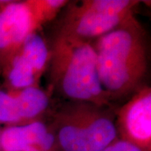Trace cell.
Listing matches in <instances>:
<instances>
[{"label": "cell", "instance_id": "7", "mask_svg": "<svg viewBox=\"0 0 151 151\" xmlns=\"http://www.w3.org/2000/svg\"><path fill=\"white\" fill-rule=\"evenodd\" d=\"M118 138L139 148L151 151V88L143 86L115 114Z\"/></svg>", "mask_w": 151, "mask_h": 151}, {"label": "cell", "instance_id": "1", "mask_svg": "<svg viewBox=\"0 0 151 151\" xmlns=\"http://www.w3.org/2000/svg\"><path fill=\"white\" fill-rule=\"evenodd\" d=\"M100 83L110 99L132 95L142 87L148 71L145 29L135 15L96 40Z\"/></svg>", "mask_w": 151, "mask_h": 151}, {"label": "cell", "instance_id": "10", "mask_svg": "<svg viewBox=\"0 0 151 151\" xmlns=\"http://www.w3.org/2000/svg\"><path fill=\"white\" fill-rule=\"evenodd\" d=\"M100 151H141L136 146L120 139H116Z\"/></svg>", "mask_w": 151, "mask_h": 151}, {"label": "cell", "instance_id": "4", "mask_svg": "<svg viewBox=\"0 0 151 151\" xmlns=\"http://www.w3.org/2000/svg\"><path fill=\"white\" fill-rule=\"evenodd\" d=\"M67 4L66 0L0 1V75L27 38Z\"/></svg>", "mask_w": 151, "mask_h": 151}, {"label": "cell", "instance_id": "8", "mask_svg": "<svg viewBox=\"0 0 151 151\" xmlns=\"http://www.w3.org/2000/svg\"><path fill=\"white\" fill-rule=\"evenodd\" d=\"M50 106V95L40 86L18 90L0 87V124L18 126L41 120Z\"/></svg>", "mask_w": 151, "mask_h": 151}, {"label": "cell", "instance_id": "3", "mask_svg": "<svg viewBox=\"0 0 151 151\" xmlns=\"http://www.w3.org/2000/svg\"><path fill=\"white\" fill-rule=\"evenodd\" d=\"M110 107L67 101L55 110L50 125L58 151H100L118 139Z\"/></svg>", "mask_w": 151, "mask_h": 151}, {"label": "cell", "instance_id": "5", "mask_svg": "<svg viewBox=\"0 0 151 151\" xmlns=\"http://www.w3.org/2000/svg\"><path fill=\"white\" fill-rule=\"evenodd\" d=\"M139 0H83L69 6L56 33L81 40H93L135 15Z\"/></svg>", "mask_w": 151, "mask_h": 151}, {"label": "cell", "instance_id": "6", "mask_svg": "<svg viewBox=\"0 0 151 151\" xmlns=\"http://www.w3.org/2000/svg\"><path fill=\"white\" fill-rule=\"evenodd\" d=\"M50 48L38 33L27 38L9 64L2 72L4 88L18 90L40 86V78L47 69Z\"/></svg>", "mask_w": 151, "mask_h": 151}, {"label": "cell", "instance_id": "2", "mask_svg": "<svg viewBox=\"0 0 151 151\" xmlns=\"http://www.w3.org/2000/svg\"><path fill=\"white\" fill-rule=\"evenodd\" d=\"M48 65L50 86L67 101L111 107L112 100L98 78L93 42L56 33Z\"/></svg>", "mask_w": 151, "mask_h": 151}, {"label": "cell", "instance_id": "11", "mask_svg": "<svg viewBox=\"0 0 151 151\" xmlns=\"http://www.w3.org/2000/svg\"><path fill=\"white\" fill-rule=\"evenodd\" d=\"M0 131H1V129H0Z\"/></svg>", "mask_w": 151, "mask_h": 151}, {"label": "cell", "instance_id": "9", "mask_svg": "<svg viewBox=\"0 0 151 151\" xmlns=\"http://www.w3.org/2000/svg\"><path fill=\"white\" fill-rule=\"evenodd\" d=\"M30 147L58 151L50 123L41 119L24 125L6 126L0 131V151H24Z\"/></svg>", "mask_w": 151, "mask_h": 151}]
</instances>
